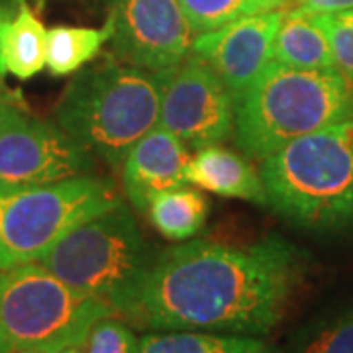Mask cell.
Returning a JSON list of instances; mask_svg holds the SVG:
<instances>
[{"instance_id":"7a4b0ae2","label":"cell","mask_w":353,"mask_h":353,"mask_svg":"<svg viewBox=\"0 0 353 353\" xmlns=\"http://www.w3.org/2000/svg\"><path fill=\"white\" fill-rule=\"evenodd\" d=\"M353 118V77L340 69H301L271 61L236 102L234 136L263 161L292 139Z\"/></svg>"},{"instance_id":"4316f807","label":"cell","mask_w":353,"mask_h":353,"mask_svg":"<svg viewBox=\"0 0 353 353\" xmlns=\"http://www.w3.org/2000/svg\"><path fill=\"white\" fill-rule=\"evenodd\" d=\"M8 353H57V352H51V350H16V352H8Z\"/></svg>"},{"instance_id":"d6986e66","label":"cell","mask_w":353,"mask_h":353,"mask_svg":"<svg viewBox=\"0 0 353 353\" xmlns=\"http://www.w3.org/2000/svg\"><path fill=\"white\" fill-rule=\"evenodd\" d=\"M194 36L212 32L243 16L281 10L289 0H179Z\"/></svg>"},{"instance_id":"484cf974","label":"cell","mask_w":353,"mask_h":353,"mask_svg":"<svg viewBox=\"0 0 353 353\" xmlns=\"http://www.w3.org/2000/svg\"><path fill=\"white\" fill-rule=\"evenodd\" d=\"M57 353H85V352H83V345H67V347L59 350Z\"/></svg>"},{"instance_id":"7402d4cb","label":"cell","mask_w":353,"mask_h":353,"mask_svg":"<svg viewBox=\"0 0 353 353\" xmlns=\"http://www.w3.org/2000/svg\"><path fill=\"white\" fill-rule=\"evenodd\" d=\"M320 22L330 39L336 67L353 77V8L320 12Z\"/></svg>"},{"instance_id":"ac0fdd59","label":"cell","mask_w":353,"mask_h":353,"mask_svg":"<svg viewBox=\"0 0 353 353\" xmlns=\"http://www.w3.org/2000/svg\"><path fill=\"white\" fill-rule=\"evenodd\" d=\"M141 353H277L253 336L214 334L196 330L148 332L141 338Z\"/></svg>"},{"instance_id":"2e32d148","label":"cell","mask_w":353,"mask_h":353,"mask_svg":"<svg viewBox=\"0 0 353 353\" xmlns=\"http://www.w3.org/2000/svg\"><path fill=\"white\" fill-rule=\"evenodd\" d=\"M210 204L201 190L181 185L155 194L145 212L153 228L173 241H185L201 232L208 218Z\"/></svg>"},{"instance_id":"9c48e42d","label":"cell","mask_w":353,"mask_h":353,"mask_svg":"<svg viewBox=\"0 0 353 353\" xmlns=\"http://www.w3.org/2000/svg\"><path fill=\"white\" fill-rule=\"evenodd\" d=\"M90 155L57 124L16 110L0 120V192L90 175Z\"/></svg>"},{"instance_id":"cb8c5ba5","label":"cell","mask_w":353,"mask_h":353,"mask_svg":"<svg viewBox=\"0 0 353 353\" xmlns=\"http://www.w3.org/2000/svg\"><path fill=\"white\" fill-rule=\"evenodd\" d=\"M301 2L316 12H340L353 8V0H301Z\"/></svg>"},{"instance_id":"5b68a950","label":"cell","mask_w":353,"mask_h":353,"mask_svg":"<svg viewBox=\"0 0 353 353\" xmlns=\"http://www.w3.org/2000/svg\"><path fill=\"white\" fill-rule=\"evenodd\" d=\"M153 259L136 218L120 202L69 230L39 257V263L69 287L101 299L114 314L122 316Z\"/></svg>"},{"instance_id":"8992f818","label":"cell","mask_w":353,"mask_h":353,"mask_svg":"<svg viewBox=\"0 0 353 353\" xmlns=\"http://www.w3.org/2000/svg\"><path fill=\"white\" fill-rule=\"evenodd\" d=\"M108 314L114 310L104 301L69 287L39 261L0 275V353L83 345L92 324Z\"/></svg>"},{"instance_id":"ba28073f","label":"cell","mask_w":353,"mask_h":353,"mask_svg":"<svg viewBox=\"0 0 353 353\" xmlns=\"http://www.w3.org/2000/svg\"><path fill=\"white\" fill-rule=\"evenodd\" d=\"M159 126L187 150L218 145L234 136L236 101L226 85L196 55L163 71Z\"/></svg>"},{"instance_id":"30bf717a","label":"cell","mask_w":353,"mask_h":353,"mask_svg":"<svg viewBox=\"0 0 353 353\" xmlns=\"http://www.w3.org/2000/svg\"><path fill=\"white\" fill-rule=\"evenodd\" d=\"M110 20L122 63L163 73L189 57L194 32L179 0H112Z\"/></svg>"},{"instance_id":"4fadbf2b","label":"cell","mask_w":353,"mask_h":353,"mask_svg":"<svg viewBox=\"0 0 353 353\" xmlns=\"http://www.w3.org/2000/svg\"><path fill=\"white\" fill-rule=\"evenodd\" d=\"M185 181L218 196L269 206L261 173L243 155L220 143L194 152L185 169Z\"/></svg>"},{"instance_id":"7c38bea8","label":"cell","mask_w":353,"mask_h":353,"mask_svg":"<svg viewBox=\"0 0 353 353\" xmlns=\"http://www.w3.org/2000/svg\"><path fill=\"white\" fill-rule=\"evenodd\" d=\"M189 152L183 141L159 124L132 145L122 163V181L128 201L145 212L155 194L187 185L185 169Z\"/></svg>"},{"instance_id":"6da1fadb","label":"cell","mask_w":353,"mask_h":353,"mask_svg":"<svg viewBox=\"0 0 353 353\" xmlns=\"http://www.w3.org/2000/svg\"><path fill=\"white\" fill-rule=\"evenodd\" d=\"M303 275V253L281 238L253 245L187 241L155 255L120 318L148 332L267 336L287 314Z\"/></svg>"},{"instance_id":"52a82bcc","label":"cell","mask_w":353,"mask_h":353,"mask_svg":"<svg viewBox=\"0 0 353 353\" xmlns=\"http://www.w3.org/2000/svg\"><path fill=\"white\" fill-rule=\"evenodd\" d=\"M120 202L110 179L92 175L0 192V271L39 261L69 230Z\"/></svg>"},{"instance_id":"603a6c76","label":"cell","mask_w":353,"mask_h":353,"mask_svg":"<svg viewBox=\"0 0 353 353\" xmlns=\"http://www.w3.org/2000/svg\"><path fill=\"white\" fill-rule=\"evenodd\" d=\"M24 101L18 92L8 90L0 83V120L6 118L8 114L16 112V110H24Z\"/></svg>"},{"instance_id":"5bb4252c","label":"cell","mask_w":353,"mask_h":353,"mask_svg":"<svg viewBox=\"0 0 353 353\" xmlns=\"http://www.w3.org/2000/svg\"><path fill=\"white\" fill-rule=\"evenodd\" d=\"M273 59L301 69H338L320 12L304 4L283 10L273 43Z\"/></svg>"},{"instance_id":"277c9868","label":"cell","mask_w":353,"mask_h":353,"mask_svg":"<svg viewBox=\"0 0 353 353\" xmlns=\"http://www.w3.org/2000/svg\"><path fill=\"white\" fill-rule=\"evenodd\" d=\"M269 206L292 224H353V118L292 139L259 167Z\"/></svg>"},{"instance_id":"3957f363","label":"cell","mask_w":353,"mask_h":353,"mask_svg":"<svg viewBox=\"0 0 353 353\" xmlns=\"http://www.w3.org/2000/svg\"><path fill=\"white\" fill-rule=\"evenodd\" d=\"M163 73L108 57L67 85L55 124L92 157L122 167L132 145L159 124Z\"/></svg>"},{"instance_id":"8fae6325","label":"cell","mask_w":353,"mask_h":353,"mask_svg":"<svg viewBox=\"0 0 353 353\" xmlns=\"http://www.w3.org/2000/svg\"><path fill=\"white\" fill-rule=\"evenodd\" d=\"M283 10L243 16L192 39L190 53L220 77L236 102L273 61V43Z\"/></svg>"},{"instance_id":"9a60e30c","label":"cell","mask_w":353,"mask_h":353,"mask_svg":"<svg viewBox=\"0 0 353 353\" xmlns=\"http://www.w3.org/2000/svg\"><path fill=\"white\" fill-rule=\"evenodd\" d=\"M48 30L28 0H16V12L2 34L4 71L20 81L36 77L46 67Z\"/></svg>"},{"instance_id":"d4e9b609","label":"cell","mask_w":353,"mask_h":353,"mask_svg":"<svg viewBox=\"0 0 353 353\" xmlns=\"http://www.w3.org/2000/svg\"><path fill=\"white\" fill-rule=\"evenodd\" d=\"M14 12H16V0H0V83L4 77V63H2V34L6 24L12 20Z\"/></svg>"},{"instance_id":"e0dca14e","label":"cell","mask_w":353,"mask_h":353,"mask_svg":"<svg viewBox=\"0 0 353 353\" xmlns=\"http://www.w3.org/2000/svg\"><path fill=\"white\" fill-rule=\"evenodd\" d=\"M114 24L108 16L102 28L83 26H55L48 30L46 67L51 75L65 77L81 71L90 63L108 39H112Z\"/></svg>"},{"instance_id":"44dd1931","label":"cell","mask_w":353,"mask_h":353,"mask_svg":"<svg viewBox=\"0 0 353 353\" xmlns=\"http://www.w3.org/2000/svg\"><path fill=\"white\" fill-rule=\"evenodd\" d=\"M299 353H353V306L306 334Z\"/></svg>"},{"instance_id":"ffe728a7","label":"cell","mask_w":353,"mask_h":353,"mask_svg":"<svg viewBox=\"0 0 353 353\" xmlns=\"http://www.w3.org/2000/svg\"><path fill=\"white\" fill-rule=\"evenodd\" d=\"M85 353H141V338L126 320L108 314L97 320L83 341Z\"/></svg>"}]
</instances>
